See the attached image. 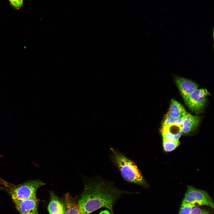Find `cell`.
Segmentation results:
<instances>
[{"mask_svg": "<svg viewBox=\"0 0 214 214\" xmlns=\"http://www.w3.org/2000/svg\"><path fill=\"white\" fill-rule=\"evenodd\" d=\"M112 159L120 171L123 178L129 182L147 188L148 185L138 166L122 153L111 148Z\"/></svg>", "mask_w": 214, "mask_h": 214, "instance_id": "obj_2", "label": "cell"}, {"mask_svg": "<svg viewBox=\"0 0 214 214\" xmlns=\"http://www.w3.org/2000/svg\"><path fill=\"white\" fill-rule=\"evenodd\" d=\"M196 206V204L182 201L178 214H190L193 208Z\"/></svg>", "mask_w": 214, "mask_h": 214, "instance_id": "obj_15", "label": "cell"}, {"mask_svg": "<svg viewBox=\"0 0 214 214\" xmlns=\"http://www.w3.org/2000/svg\"><path fill=\"white\" fill-rule=\"evenodd\" d=\"M183 118H174L166 114L164 116L162 126L169 125H182Z\"/></svg>", "mask_w": 214, "mask_h": 214, "instance_id": "obj_14", "label": "cell"}, {"mask_svg": "<svg viewBox=\"0 0 214 214\" xmlns=\"http://www.w3.org/2000/svg\"><path fill=\"white\" fill-rule=\"evenodd\" d=\"M65 206L64 214H81L78 204L68 194L65 197Z\"/></svg>", "mask_w": 214, "mask_h": 214, "instance_id": "obj_12", "label": "cell"}, {"mask_svg": "<svg viewBox=\"0 0 214 214\" xmlns=\"http://www.w3.org/2000/svg\"><path fill=\"white\" fill-rule=\"evenodd\" d=\"M0 182L1 183H2L3 184H4L6 183V182L5 181H4V180H1V179L0 178Z\"/></svg>", "mask_w": 214, "mask_h": 214, "instance_id": "obj_19", "label": "cell"}, {"mask_svg": "<svg viewBox=\"0 0 214 214\" xmlns=\"http://www.w3.org/2000/svg\"><path fill=\"white\" fill-rule=\"evenodd\" d=\"M183 201L200 206H206L214 208L212 199L206 191L188 185Z\"/></svg>", "mask_w": 214, "mask_h": 214, "instance_id": "obj_4", "label": "cell"}, {"mask_svg": "<svg viewBox=\"0 0 214 214\" xmlns=\"http://www.w3.org/2000/svg\"><path fill=\"white\" fill-rule=\"evenodd\" d=\"M161 131L162 138L169 141H177L182 134V126L177 125L163 126Z\"/></svg>", "mask_w": 214, "mask_h": 214, "instance_id": "obj_8", "label": "cell"}, {"mask_svg": "<svg viewBox=\"0 0 214 214\" xmlns=\"http://www.w3.org/2000/svg\"><path fill=\"white\" fill-rule=\"evenodd\" d=\"M174 81L185 102L190 95L198 89V84L189 79L174 75Z\"/></svg>", "mask_w": 214, "mask_h": 214, "instance_id": "obj_6", "label": "cell"}, {"mask_svg": "<svg viewBox=\"0 0 214 214\" xmlns=\"http://www.w3.org/2000/svg\"><path fill=\"white\" fill-rule=\"evenodd\" d=\"M180 144L179 141H171L163 138V145L164 151L170 152L174 150Z\"/></svg>", "mask_w": 214, "mask_h": 214, "instance_id": "obj_13", "label": "cell"}, {"mask_svg": "<svg viewBox=\"0 0 214 214\" xmlns=\"http://www.w3.org/2000/svg\"><path fill=\"white\" fill-rule=\"evenodd\" d=\"M190 214H210L209 210L198 207H194Z\"/></svg>", "mask_w": 214, "mask_h": 214, "instance_id": "obj_16", "label": "cell"}, {"mask_svg": "<svg viewBox=\"0 0 214 214\" xmlns=\"http://www.w3.org/2000/svg\"><path fill=\"white\" fill-rule=\"evenodd\" d=\"M48 209L50 214H64V207L57 197L53 193Z\"/></svg>", "mask_w": 214, "mask_h": 214, "instance_id": "obj_11", "label": "cell"}, {"mask_svg": "<svg viewBox=\"0 0 214 214\" xmlns=\"http://www.w3.org/2000/svg\"><path fill=\"white\" fill-rule=\"evenodd\" d=\"M131 193L116 188L109 181L100 179L90 180L85 183L77 204L81 214H90L102 207L108 209L114 214L115 202L122 195Z\"/></svg>", "mask_w": 214, "mask_h": 214, "instance_id": "obj_1", "label": "cell"}, {"mask_svg": "<svg viewBox=\"0 0 214 214\" xmlns=\"http://www.w3.org/2000/svg\"><path fill=\"white\" fill-rule=\"evenodd\" d=\"M209 95L206 89H198L190 95L185 102L191 110L199 114L204 110Z\"/></svg>", "mask_w": 214, "mask_h": 214, "instance_id": "obj_5", "label": "cell"}, {"mask_svg": "<svg viewBox=\"0 0 214 214\" xmlns=\"http://www.w3.org/2000/svg\"><path fill=\"white\" fill-rule=\"evenodd\" d=\"M13 202L20 214H37V198Z\"/></svg>", "mask_w": 214, "mask_h": 214, "instance_id": "obj_7", "label": "cell"}, {"mask_svg": "<svg viewBox=\"0 0 214 214\" xmlns=\"http://www.w3.org/2000/svg\"><path fill=\"white\" fill-rule=\"evenodd\" d=\"M188 113L184 106L179 102L172 100L167 114L174 118H183Z\"/></svg>", "mask_w": 214, "mask_h": 214, "instance_id": "obj_10", "label": "cell"}, {"mask_svg": "<svg viewBox=\"0 0 214 214\" xmlns=\"http://www.w3.org/2000/svg\"><path fill=\"white\" fill-rule=\"evenodd\" d=\"M200 117L188 113L184 116L182 125V134L187 135L193 132L197 128Z\"/></svg>", "mask_w": 214, "mask_h": 214, "instance_id": "obj_9", "label": "cell"}, {"mask_svg": "<svg viewBox=\"0 0 214 214\" xmlns=\"http://www.w3.org/2000/svg\"><path fill=\"white\" fill-rule=\"evenodd\" d=\"M10 4L17 9L20 8L23 3V0H9Z\"/></svg>", "mask_w": 214, "mask_h": 214, "instance_id": "obj_17", "label": "cell"}, {"mask_svg": "<svg viewBox=\"0 0 214 214\" xmlns=\"http://www.w3.org/2000/svg\"><path fill=\"white\" fill-rule=\"evenodd\" d=\"M99 214H111V213L108 210H106L102 211Z\"/></svg>", "mask_w": 214, "mask_h": 214, "instance_id": "obj_18", "label": "cell"}, {"mask_svg": "<svg viewBox=\"0 0 214 214\" xmlns=\"http://www.w3.org/2000/svg\"><path fill=\"white\" fill-rule=\"evenodd\" d=\"M45 184L39 180L28 181L20 184L7 186L6 190L13 201L36 198L38 189Z\"/></svg>", "mask_w": 214, "mask_h": 214, "instance_id": "obj_3", "label": "cell"}]
</instances>
